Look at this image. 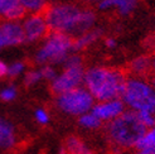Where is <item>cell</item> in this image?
I'll return each mask as SVG.
<instances>
[{
  "mask_svg": "<svg viewBox=\"0 0 155 154\" xmlns=\"http://www.w3.org/2000/svg\"><path fill=\"white\" fill-rule=\"evenodd\" d=\"M135 154H155L153 152H148V150H136Z\"/></svg>",
  "mask_w": 155,
  "mask_h": 154,
  "instance_id": "cell-30",
  "label": "cell"
},
{
  "mask_svg": "<svg viewBox=\"0 0 155 154\" xmlns=\"http://www.w3.org/2000/svg\"><path fill=\"white\" fill-rule=\"evenodd\" d=\"M105 45H106L107 48L112 49V48H115L116 45H117V42H116L115 38H112V37H108V38H106V39H105Z\"/></svg>",
  "mask_w": 155,
  "mask_h": 154,
  "instance_id": "cell-28",
  "label": "cell"
},
{
  "mask_svg": "<svg viewBox=\"0 0 155 154\" xmlns=\"http://www.w3.org/2000/svg\"><path fill=\"white\" fill-rule=\"evenodd\" d=\"M27 14H43L47 9V0H19Z\"/></svg>",
  "mask_w": 155,
  "mask_h": 154,
  "instance_id": "cell-16",
  "label": "cell"
},
{
  "mask_svg": "<svg viewBox=\"0 0 155 154\" xmlns=\"http://www.w3.org/2000/svg\"><path fill=\"white\" fill-rule=\"evenodd\" d=\"M129 72L134 77H141L146 79L153 72V66H151V57L150 56H137L134 59H131L129 63Z\"/></svg>",
  "mask_w": 155,
  "mask_h": 154,
  "instance_id": "cell-13",
  "label": "cell"
},
{
  "mask_svg": "<svg viewBox=\"0 0 155 154\" xmlns=\"http://www.w3.org/2000/svg\"><path fill=\"white\" fill-rule=\"evenodd\" d=\"M25 71V63L21 62V61H17V62H13L9 67H8V76L9 77H18L20 75H23Z\"/></svg>",
  "mask_w": 155,
  "mask_h": 154,
  "instance_id": "cell-22",
  "label": "cell"
},
{
  "mask_svg": "<svg viewBox=\"0 0 155 154\" xmlns=\"http://www.w3.org/2000/svg\"><path fill=\"white\" fill-rule=\"evenodd\" d=\"M102 34L104 30L101 28H92L88 32L73 38V52L77 53L78 51H83L91 47L92 44H95L102 37Z\"/></svg>",
  "mask_w": 155,
  "mask_h": 154,
  "instance_id": "cell-14",
  "label": "cell"
},
{
  "mask_svg": "<svg viewBox=\"0 0 155 154\" xmlns=\"http://www.w3.org/2000/svg\"><path fill=\"white\" fill-rule=\"evenodd\" d=\"M8 66L4 61H2L0 59V79H3V77H5V76H8Z\"/></svg>",
  "mask_w": 155,
  "mask_h": 154,
  "instance_id": "cell-27",
  "label": "cell"
},
{
  "mask_svg": "<svg viewBox=\"0 0 155 154\" xmlns=\"http://www.w3.org/2000/svg\"><path fill=\"white\" fill-rule=\"evenodd\" d=\"M73 53V38L67 34L49 32L34 55L35 63L41 66L63 65Z\"/></svg>",
  "mask_w": 155,
  "mask_h": 154,
  "instance_id": "cell-5",
  "label": "cell"
},
{
  "mask_svg": "<svg viewBox=\"0 0 155 154\" xmlns=\"http://www.w3.org/2000/svg\"><path fill=\"white\" fill-rule=\"evenodd\" d=\"M150 82L153 83V86L155 87V76H153V77H151V81H150Z\"/></svg>",
  "mask_w": 155,
  "mask_h": 154,
  "instance_id": "cell-32",
  "label": "cell"
},
{
  "mask_svg": "<svg viewBox=\"0 0 155 154\" xmlns=\"http://www.w3.org/2000/svg\"><path fill=\"white\" fill-rule=\"evenodd\" d=\"M121 100L131 111H149L155 114V87L146 79L129 76Z\"/></svg>",
  "mask_w": 155,
  "mask_h": 154,
  "instance_id": "cell-4",
  "label": "cell"
},
{
  "mask_svg": "<svg viewBox=\"0 0 155 154\" xmlns=\"http://www.w3.org/2000/svg\"><path fill=\"white\" fill-rule=\"evenodd\" d=\"M35 118L38 120V122H41V124H47V122L49 121V116L45 110L43 109H38L35 111Z\"/></svg>",
  "mask_w": 155,
  "mask_h": 154,
  "instance_id": "cell-26",
  "label": "cell"
},
{
  "mask_svg": "<svg viewBox=\"0 0 155 154\" xmlns=\"http://www.w3.org/2000/svg\"><path fill=\"white\" fill-rule=\"evenodd\" d=\"M42 79V73L39 70H30V71H27L25 75H24V85L25 86H34L39 82Z\"/></svg>",
  "mask_w": 155,
  "mask_h": 154,
  "instance_id": "cell-21",
  "label": "cell"
},
{
  "mask_svg": "<svg viewBox=\"0 0 155 154\" xmlns=\"http://www.w3.org/2000/svg\"><path fill=\"white\" fill-rule=\"evenodd\" d=\"M39 71L42 73V79L43 80H47V81L52 82L57 77V72H56V70H54L53 66H42L39 68Z\"/></svg>",
  "mask_w": 155,
  "mask_h": 154,
  "instance_id": "cell-24",
  "label": "cell"
},
{
  "mask_svg": "<svg viewBox=\"0 0 155 154\" xmlns=\"http://www.w3.org/2000/svg\"><path fill=\"white\" fill-rule=\"evenodd\" d=\"M136 150H148L155 153V126L149 129L135 145Z\"/></svg>",
  "mask_w": 155,
  "mask_h": 154,
  "instance_id": "cell-17",
  "label": "cell"
},
{
  "mask_svg": "<svg viewBox=\"0 0 155 154\" xmlns=\"http://www.w3.org/2000/svg\"><path fill=\"white\" fill-rule=\"evenodd\" d=\"M126 80V73L120 68L92 66L84 71L83 85L95 101L102 102L121 99Z\"/></svg>",
  "mask_w": 155,
  "mask_h": 154,
  "instance_id": "cell-2",
  "label": "cell"
},
{
  "mask_svg": "<svg viewBox=\"0 0 155 154\" xmlns=\"http://www.w3.org/2000/svg\"><path fill=\"white\" fill-rule=\"evenodd\" d=\"M56 104L58 109L64 114L81 116L92 110L95 105V99L86 89L81 86L58 95Z\"/></svg>",
  "mask_w": 155,
  "mask_h": 154,
  "instance_id": "cell-6",
  "label": "cell"
},
{
  "mask_svg": "<svg viewBox=\"0 0 155 154\" xmlns=\"http://www.w3.org/2000/svg\"><path fill=\"white\" fill-rule=\"evenodd\" d=\"M100 2H102V0H81V3L84 5V6H91V5H96L100 3Z\"/></svg>",
  "mask_w": 155,
  "mask_h": 154,
  "instance_id": "cell-29",
  "label": "cell"
},
{
  "mask_svg": "<svg viewBox=\"0 0 155 154\" xmlns=\"http://www.w3.org/2000/svg\"><path fill=\"white\" fill-rule=\"evenodd\" d=\"M17 97V89L14 86H8L0 92V99L3 101H13Z\"/></svg>",
  "mask_w": 155,
  "mask_h": 154,
  "instance_id": "cell-25",
  "label": "cell"
},
{
  "mask_svg": "<svg viewBox=\"0 0 155 154\" xmlns=\"http://www.w3.org/2000/svg\"><path fill=\"white\" fill-rule=\"evenodd\" d=\"M125 111H126V106L122 102L121 99L96 102L91 110V112L94 114L96 118H98L101 121H107V122L119 118L120 115L124 114Z\"/></svg>",
  "mask_w": 155,
  "mask_h": 154,
  "instance_id": "cell-10",
  "label": "cell"
},
{
  "mask_svg": "<svg viewBox=\"0 0 155 154\" xmlns=\"http://www.w3.org/2000/svg\"><path fill=\"white\" fill-rule=\"evenodd\" d=\"M15 143L14 128L8 120L0 118V148L9 149Z\"/></svg>",
  "mask_w": 155,
  "mask_h": 154,
  "instance_id": "cell-15",
  "label": "cell"
},
{
  "mask_svg": "<svg viewBox=\"0 0 155 154\" xmlns=\"http://www.w3.org/2000/svg\"><path fill=\"white\" fill-rule=\"evenodd\" d=\"M21 27L24 32V39L29 43L44 39L51 32L44 14H27L21 20Z\"/></svg>",
  "mask_w": 155,
  "mask_h": 154,
  "instance_id": "cell-8",
  "label": "cell"
},
{
  "mask_svg": "<svg viewBox=\"0 0 155 154\" xmlns=\"http://www.w3.org/2000/svg\"><path fill=\"white\" fill-rule=\"evenodd\" d=\"M139 4V0H102L97 4L100 12L116 10L121 17H127L133 13Z\"/></svg>",
  "mask_w": 155,
  "mask_h": 154,
  "instance_id": "cell-12",
  "label": "cell"
},
{
  "mask_svg": "<svg viewBox=\"0 0 155 154\" xmlns=\"http://www.w3.org/2000/svg\"><path fill=\"white\" fill-rule=\"evenodd\" d=\"M84 68L81 67H63V71L51 82V90L57 96L67 91L81 87L84 77Z\"/></svg>",
  "mask_w": 155,
  "mask_h": 154,
  "instance_id": "cell-7",
  "label": "cell"
},
{
  "mask_svg": "<svg viewBox=\"0 0 155 154\" xmlns=\"http://www.w3.org/2000/svg\"><path fill=\"white\" fill-rule=\"evenodd\" d=\"M146 132L148 129L140 122L136 112L131 110H126L106 126L108 140L114 147L120 149L135 148Z\"/></svg>",
  "mask_w": 155,
  "mask_h": 154,
  "instance_id": "cell-3",
  "label": "cell"
},
{
  "mask_svg": "<svg viewBox=\"0 0 155 154\" xmlns=\"http://www.w3.org/2000/svg\"><path fill=\"white\" fill-rule=\"evenodd\" d=\"M43 14L51 32L63 33L71 38L88 32L96 24V13L91 8L78 4H52Z\"/></svg>",
  "mask_w": 155,
  "mask_h": 154,
  "instance_id": "cell-1",
  "label": "cell"
},
{
  "mask_svg": "<svg viewBox=\"0 0 155 154\" xmlns=\"http://www.w3.org/2000/svg\"><path fill=\"white\" fill-rule=\"evenodd\" d=\"M68 154H94L77 136H69L66 142Z\"/></svg>",
  "mask_w": 155,
  "mask_h": 154,
  "instance_id": "cell-18",
  "label": "cell"
},
{
  "mask_svg": "<svg viewBox=\"0 0 155 154\" xmlns=\"http://www.w3.org/2000/svg\"><path fill=\"white\" fill-rule=\"evenodd\" d=\"M59 154H68V153H67V150H66V149H61Z\"/></svg>",
  "mask_w": 155,
  "mask_h": 154,
  "instance_id": "cell-33",
  "label": "cell"
},
{
  "mask_svg": "<svg viewBox=\"0 0 155 154\" xmlns=\"http://www.w3.org/2000/svg\"><path fill=\"white\" fill-rule=\"evenodd\" d=\"M139 120L146 129H151L155 126V114L149 112V111H139L136 112Z\"/></svg>",
  "mask_w": 155,
  "mask_h": 154,
  "instance_id": "cell-20",
  "label": "cell"
},
{
  "mask_svg": "<svg viewBox=\"0 0 155 154\" xmlns=\"http://www.w3.org/2000/svg\"><path fill=\"white\" fill-rule=\"evenodd\" d=\"M25 15L19 0H0V22H21Z\"/></svg>",
  "mask_w": 155,
  "mask_h": 154,
  "instance_id": "cell-11",
  "label": "cell"
},
{
  "mask_svg": "<svg viewBox=\"0 0 155 154\" xmlns=\"http://www.w3.org/2000/svg\"><path fill=\"white\" fill-rule=\"evenodd\" d=\"M151 66H153V73L155 76V55L151 57Z\"/></svg>",
  "mask_w": 155,
  "mask_h": 154,
  "instance_id": "cell-31",
  "label": "cell"
},
{
  "mask_svg": "<svg viewBox=\"0 0 155 154\" xmlns=\"http://www.w3.org/2000/svg\"><path fill=\"white\" fill-rule=\"evenodd\" d=\"M21 22H0V49L24 43Z\"/></svg>",
  "mask_w": 155,
  "mask_h": 154,
  "instance_id": "cell-9",
  "label": "cell"
},
{
  "mask_svg": "<svg viewBox=\"0 0 155 154\" xmlns=\"http://www.w3.org/2000/svg\"><path fill=\"white\" fill-rule=\"evenodd\" d=\"M83 66V61L80 55H77L76 52H73L63 63V67H81Z\"/></svg>",
  "mask_w": 155,
  "mask_h": 154,
  "instance_id": "cell-23",
  "label": "cell"
},
{
  "mask_svg": "<svg viewBox=\"0 0 155 154\" xmlns=\"http://www.w3.org/2000/svg\"><path fill=\"white\" fill-rule=\"evenodd\" d=\"M78 124L84 129H98L102 125V121L90 111L87 114L81 115L78 118Z\"/></svg>",
  "mask_w": 155,
  "mask_h": 154,
  "instance_id": "cell-19",
  "label": "cell"
}]
</instances>
